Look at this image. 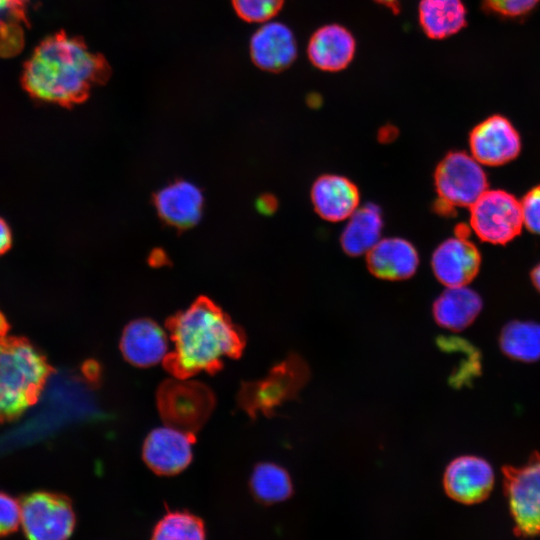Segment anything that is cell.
<instances>
[{
    "label": "cell",
    "instance_id": "obj_1",
    "mask_svg": "<svg viewBox=\"0 0 540 540\" xmlns=\"http://www.w3.org/2000/svg\"><path fill=\"white\" fill-rule=\"evenodd\" d=\"M173 350L163 359L172 377L191 378L200 372L214 374L224 359H237L245 347L243 332L215 304L196 301L167 324Z\"/></svg>",
    "mask_w": 540,
    "mask_h": 540
},
{
    "label": "cell",
    "instance_id": "obj_2",
    "mask_svg": "<svg viewBox=\"0 0 540 540\" xmlns=\"http://www.w3.org/2000/svg\"><path fill=\"white\" fill-rule=\"evenodd\" d=\"M107 76L102 56L80 39L58 33L35 48L24 66L22 84L37 100L69 106L84 101Z\"/></svg>",
    "mask_w": 540,
    "mask_h": 540
},
{
    "label": "cell",
    "instance_id": "obj_3",
    "mask_svg": "<svg viewBox=\"0 0 540 540\" xmlns=\"http://www.w3.org/2000/svg\"><path fill=\"white\" fill-rule=\"evenodd\" d=\"M53 369L28 339L0 336V423L34 405Z\"/></svg>",
    "mask_w": 540,
    "mask_h": 540
},
{
    "label": "cell",
    "instance_id": "obj_4",
    "mask_svg": "<svg viewBox=\"0 0 540 540\" xmlns=\"http://www.w3.org/2000/svg\"><path fill=\"white\" fill-rule=\"evenodd\" d=\"M157 408L166 425L195 433L209 419L215 396L205 384L176 378L163 381L156 393Z\"/></svg>",
    "mask_w": 540,
    "mask_h": 540
},
{
    "label": "cell",
    "instance_id": "obj_5",
    "mask_svg": "<svg viewBox=\"0 0 540 540\" xmlns=\"http://www.w3.org/2000/svg\"><path fill=\"white\" fill-rule=\"evenodd\" d=\"M308 377L306 363L301 357L291 355L274 366L266 378L243 383L238 403L251 417L258 412L270 416L275 407L297 396Z\"/></svg>",
    "mask_w": 540,
    "mask_h": 540
},
{
    "label": "cell",
    "instance_id": "obj_6",
    "mask_svg": "<svg viewBox=\"0 0 540 540\" xmlns=\"http://www.w3.org/2000/svg\"><path fill=\"white\" fill-rule=\"evenodd\" d=\"M503 479L514 532L540 535V454L533 453L523 465L505 466Z\"/></svg>",
    "mask_w": 540,
    "mask_h": 540
},
{
    "label": "cell",
    "instance_id": "obj_7",
    "mask_svg": "<svg viewBox=\"0 0 540 540\" xmlns=\"http://www.w3.org/2000/svg\"><path fill=\"white\" fill-rule=\"evenodd\" d=\"M439 200L455 207H471L488 190L486 174L480 163L462 151H451L435 170Z\"/></svg>",
    "mask_w": 540,
    "mask_h": 540
},
{
    "label": "cell",
    "instance_id": "obj_8",
    "mask_svg": "<svg viewBox=\"0 0 540 540\" xmlns=\"http://www.w3.org/2000/svg\"><path fill=\"white\" fill-rule=\"evenodd\" d=\"M21 525L34 540H63L75 528L70 499L62 494L39 491L25 496L21 503Z\"/></svg>",
    "mask_w": 540,
    "mask_h": 540
},
{
    "label": "cell",
    "instance_id": "obj_9",
    "mask_svg": "<svg viewBox=\"0 0 540 540\" xmlns=\"http://www.w3.org/2000/svg\"><path fill=\"white\" fill-rule=\"evenodd\" d=\"M470 211L474 232L491 244L510 242L520 234L524 224L521 202L504 190H486Z\"/></svg>",
    "mask_w": 540,
    "mask_h": 540
},
{
    "label": "cell",
    "instance_id": "obj_10",
    "mask_svg": "<svg viewBox=\"0 0 540 540\" xmlns=\"http://www.w3.org/2000/svg\"><path fill=\"white\" fill-rule=\"evenodd\" d=\"M469 146L480 164L500 166L519 155L521 138L508 118L494 114L474 126L469 134Z\"/></svg>",
    "mask_w": 540,
    "mask_h": 540
},
{
    "label": "cell",
    "instance_id": "obj_11",
    "mask_svg": "<svg viewBox=\"0 0 540 540\" xmlns=\"http://www.w3.org/2000/svg\"><path fill=\"white\" fill-rule=\"evenodd\" d=\"M196 434L165 425L153 429L142 447V458L156 474L171 476L182 472L192 460Z\"/></svg>",
    "mask_w": 540,
    "mask_h": 540
},
{
    "label": "cell",
    "instance_id": "obj_12",
    "mask_svg": "<svg viewBox=\"0 0 540 540\" xmlns=\"http://www.w3.org/2000/svg\"><path fill=\"white\" fill-rule=\"evenodd\" d=\"M495 474L490 463L474 455H463L453 459L443 475L445 493L462 504H476L491 493Z\"/></svg>",
    "mask_w": 540,
    "mask_h": 540
},
{
    "label": "cell",
    "instance_id": "obj_13",
    "mask_svg": "<svg viewBox=\"0 0 540 540\" xmlns=\"http://www.w3.org/2000/svg\"><path fill=\"white\" fill-rule=\"evenodd\" d=\"M480 264L478 248L458 235L442 242L431 259L434 275L446 287L466 286L476 277Z\"/></svg>",
    "mask_w": 540,
    "mask_h": 540
},
{
    "label": "cell",
    "instance_id": "obj_14",
    "mask_svg": "<svg viewBox=\"0 0 540 540\" xmlns=\"http://www.w3.org/2000/svg\"><path fill=\"white\" fill-rule=\"evenodd\" d=\"M169 334L147 318L130 322L123 330L120 350L131 365L145 368L163 361L168 353Z\"/></svg>",
    "mask_w": 540,
    "mask_h": 540
},
{
    "label": "cell",
    "instance_id": "obj_15",
    "mask_svg": "<svg viewBox=\"0 0 540 540\" xmlns=\"http://www.w3.org/2000/svg\"><path fill=\"white\" fill-rule=\"evenodd\" d=\"M250 55L260 69L279 72L288 68L297 56L293 32L280 22H266L251 37Z\"/></svg>",
    "mask_w": 540,
    "mask_h": 540
},
{
    "label": "cell",
    "instance_id": "obj_16",
    "mask_svg": "<svg viewBox=\"0 0 540 540\" xmlns=\"http://www.w3.org/2000/svg\"><path fill=\"white\" fill-rule=\"evenodd\" d=\"M311 200L321 218L338 222L348 219L358 208L360 195L356 185L346 177L326 174L314 182Z\"/></svg>",
    "mask_w": 540,
    "mask_h": 540
},
{
    "label": "cell",
    "instance_id": "obj_17",
    "mask_svg": "<svg viewBox=\"0 0 540 540\" xmlns=\"http://www.w3.org/2000/svg\"><path fill=\"white\" fill-rule=\"evenodd\" d=\"M356 42L349 30L338 24L317 29L309 39L307 54L311 63L320 70L336 72L352 61Z\"/></svg>",
    "mask_w": 540,
    "mask_h": 540
},
{
    "label": "cell",
    "instance_id": "obj_18",
    "mask_svg": "<svg viewBox=\"0 0 540 540\" xmlns=\"http://www.w3.org/2000/svg\"><path fill=\"white\" fill-rule=\"evenodd\" d=\"M419 265L415 247L399 237L380 239L367 253V266L376 277L403 280L411 277Z\"/></svg>",
    "mask_w": 540,
    "mask_h": 540
},
{
    "label": "cell",
    "instance_id": "obj_19",
    "mask_svg": "<svg viewBox=\"0 0 540 540\" xmlns=\"http://www.w3.org/2000/svg\"><path fill=\"white\" fill-rule=\"evenodd\" d=\"M159 215L169 224L187 228L201 217L203 195L193 183L178 180L163 187L156 195Z\"/></svg>",
    "mask_w": 540,
    "mask_h": 540
},
{
    "label": "cell",
    "instance_id": "obj_20",
    "mask_svg": "<svg viewBox=\"0 0 540 540\" xmlns=\"http://www.w3.org/2000/svg\"><path fill=\"white\" fill-rule=\"evenodd\" d=\"M482 306V299L474 290L466 286L447 287L435 300L432 313L438 325L458 332L474 322Z\"/></svg>",
    "mask_w": 540,
    "mask_h": 540
},
{
    "label": "cell",
    "instance_id": "obj_21",
    "mask_svg": "<svg viewBox=\"0 0 540 540\" xmlns=\"http://www.w3.org/2000/svg\"><path fill=\"white\" fill-rule=\"evenodd\" d=\"M419 23L432 39H445L467 26V10L462 0H421Z\"/></svg>",
    "mask_w": 540,
    "mask_h": 540
},
{
    "label": "cell",
    "instance_id": "obj_22",
    "mask_svg": "<svg viewBox=\"0 0 540 540\" xmlns=\"http://www.w3.org/2000/svg\"><path fill=\"white\" fill-rule=\"evenodd\" d=\"M341 246L351 256L367 254L381 239L383 218L380 208L372 203L358 207L348 218Z\"/></svg>",
    "mask_w": 540,
    "mask_h": 540
},
{
    "label": "cell",
    "instance_id": "obj_23",
    "mask_svg": "<svg viewBox=\"0 0 540 540\" xmlns=\"http://www.w3.org/2000/svg\"><path fill=\"white\" fill-rule=\"evenodd\" d=\"M254 498L265 505L279 503L293 494V483L288 471L273 462L258 463L250 477Z\"/></svg>",
    "mask_w": 540,
    "mask_h": 540
},
{
    "label": "cell",
    "instance_id": "obj_24",
    "mask_svg": "<svg viewBox=\"0 0 540 540\" xmlns=\"http://www.w3.org/2000/svg\"><path fill=\"white\" fill-rule=\"evenodd\" d=\"M499 344L502 352L521 362L540 359V324L531 321H511L501 330Z\"/></svg>",
    "mask_w": 540,
    "mask_h": 540
},
{
    "label": "cell",
    "instance_id": "obj_25",
    "mask_svg": "<svg viewBox=\"0 0 540 540\" xmlns=\"http://www.w3.org/2000/svg\"><path fill=\"white\" fill-rule=\"evenodd\" d=\"M205 537L204 522L188 511H173L165 514L152 531L153 539L202 540Z\"/></svg>",
    "mask_w": 540,
    "mask_h": 540
},
{
    "label": "cell",
    "instance_id": "obj_26",
    "mask_svg": "<svg viewBox=\"0 0 540 540\" xmlns=\"http://www.w3.org/2000/svg\"><path fill=\"white\" fill-rule=\"evenodd\" d=\"M237 15L251 23L267 22L283 7L285 0H231Z\"/></svg>",
    "mask_w": 540,
    "mask_h": 540
},
{
    "label": "cell",
    "instance_id": "obj_27",
    "mask_svg": "<svg viewBox=\"0 0 540 540\" xmlns=\"http://www.w3.org/2000/svg\"><path fill=\"white\" fill-rule=\"evenodd\" d=\"M485 11L502 18L516 19L529 14L540 0H481Z\"/></svg>",
    "mask_w": 540,
    "mask_h": 540
},
{
    "label": "cell",
    "instance_id": "obj_28",
    "mask_svg": "<svg viewBox=\"0 0 540 540\" xmlns=\"http://www.w3.org/2000/svg\"><path fill=\"white\" fill-rule=\"evenodd\" d=\"M21 524V505L10 495L0 492V536L15 532Z\"/></svg>",
    "mask_w": 540,
    "mask_h": 540
},
{
    "label": "cell",
    "instance_id": "obj_29",
    "mask_svg": "<svg viewBox=\"0 0 540 540\" xmlns=\"http://www.w3.org/2000/svg\"><path fill=\"white\" fill-rule=\"evenodd\" d=\"M525 227L540 235V185L529 190L521 201Z\"/></svg>",
    "mask_w": 540,
    "mask_h": 540
},
{
    "label": "cell",
    "instance_id": "obj_30",
    "mask_svg": "<svg viewBox=\"0 0 540 540\" xmlns=\"http://www.w3.org/2000/svg\"><path fill=\"white\" fill-rule=\"evenodd\" d=\"M12 232L7 222L0 217V256L5 254L12 246Z\"/></svg>",
    "mask_w": 540,
    "mask_h": 540
},
{
    "label": "cell",
    "instance_id": "obj_31",
    "mask_svg": "<svg viewBox=\"0 0 540 540\" xmlns=\"http://www.w3.org/2000/svg\"><path fill=\"white\" fill-rule=\"evenodd\" d=\"M24 0H0V18L16 11Z\"/></svg>",
    "mask_w": 540,
    "mask_h": 540
},
{
    "label": "cell",
    "instance_id": "obj_32",
    "mask_svg": "<svg viewBox=\"0 0 540 540\" xmlns=\"http://www.w3.org/2000/svg\"><path fill=\"white\" fill-rule=\"evenodd\" d=\"M259 209L261 212H272L276 207V201L272 197L261 198L259 202Z\"/></svg>",
    "mask_w": 540,
    "mask_h": 540
},
{
    "label": "cell",
    "instance_id": "obj_33",
    "mask_svg": "<svg viewBox=\"0 0 540 540\" xmlns=\"http://www.w3.org/2000/svg\"><path fill=\"white\" fill-rule=\"evenodd\" d=\"M531 280L534 286L540 292V263L531 271Z\"/></svg>",
    "mask_w": 540,
    "mask_h": 540
},
{
    "label": "cell",
    "instance_id": "obj_34",
    "mask_svg": "<svg viewBox=\"0 0 540 540\" xmlns=\"http://www.w3.org/2000/svg\"><path fill=\"white\" fill-rule=\"evenodd\" d=\"M377 3L389 7L393 12H399V0H375Z\"/></svg>",
    "mask_w": 540,
    "mask_h": 540
},
{
    "label": "cell",
    "instance_id": "obj_35",
    "mask_svg": "<svg viewBox=\"0 0 540 540\" xmlns=\"http://www.w3.org/2000/svg\"><path fill=\"white\" fill-rule=\"evenodd\" d=\"M9 329V322L7 321L5 315L0 312V336H6Z\"/></svg>",
    "mask_w": 540,
    "mask_h": 540
}]
</instances>
